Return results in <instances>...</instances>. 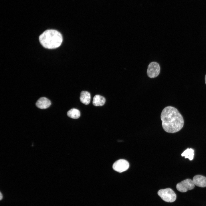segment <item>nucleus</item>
Masks as SVG:
<instances>
[{
    "label": "nucleus",
    "instance_id": "4468645a",
    "mask_svg": "<svg viewBox=\"0 0 206 206\" xmlns=\"http://www.w3.org/2000/svg\"><path fill=\"white\" fill-rule=\"evenodd\" d=\"M205 84H206V74H205Z\"/></svg>",
    "mask_w": 206,
    "mask_h": 206
},
{
    "label": "nucleus",
    "instance_id": "0eeeda50",
    "mask_svg": "<svg viewBox=\"0 0 206 206\" xmlns=\"http://www.w3.org/2000/svg\"><path fill=\"white\" fill-rule=\"evenodd\" d=\"M193 181L195 185L201 187H206V177L197 175L193 177Z\"/></svg>",
    "mask_w": 206,
    "mask_h": 206
},
{
    "label": "nucleus",
    "instance_id": "7ed1b4c3",
    "mask_svg": "<svg viewBox=\"0 0 206 206\" xmlns=\"http://www.w3.org/2000/svg\"><path fill=\"white\" fill-rule=\"evenodd\" d=\"M158 194L163 201L167 202H173L176 199V194L173 190L169 188L159 190Z\"/></svg>",
    "mask_w": 206,
    "mask_h": 206
},
{
    "label": "nucleus",
    "instance_id": "20e7f679",
    "mask_svg": "<svg viewBox=\"0 0 206 206\" xmlns=\"http://www.w3.org/2000/svg\"><path fill=\"white\" fill-rule=\"evenodd\" d=\"M195 185L193 180L187 179L177 184L176 187L177 189L181 192H185L189 190L193 189Z\"/></svg>",
    "mask_w": 206,
    "mask_h": 206
},
{
    "label": "nucleus",
    "instance_id": "423d86ee",
    "mask_svg": "<svg viewBox=\"0 0 206 206\" xmlns=\"http://www.w3.org/2000/svg\"><path fill=\"white\" fill-rule=\"evenodd\" d=\"M129 167V164L127 161L124 159H120L114 163L112 168L115 171L122 173L126 171Z\"/></svg>",
    "mask_w": 206,
    "mask_h": 206
},
{
    "label": "nucleus",
    "instance_id": "39448f33",
    "mask_svg": "<svg viewBox=\"0 0 206 206\" xmlns=\"http://www.w3.org/2000/svg\"><path fill=\"white\" fill-rule=\"evenodd\" d=\"M160 70L159 64L157 62H152L148 66L147 71V75L150 78H154L159 75L160 73Z\"/></svg>",
    "mask_w": 206,
    "mask_h": 206
},
{
    "label": "nucleus",
    "instance_id": "1a4fd4ad",
    "mask_svg": "<svg viewBox=\"0 0 206 206\" xmlns=\"http://www.w3.org/2000/svg\"><path fill=\"white\" fill-rule=\"evenodd\" d=\"M90 94L89 92L82 91L81 92L80 100L82 103L85 105H88L90 103Z\"/></svg>",
    "mask_w": 206,
    "mask_h": 206
},
{
    "label": "nucleus",
    "instance_id": "ddd939ff",
    "mask_svg": "<svg viewBox=\"0 0 206 206\" xmlns=\"http://www.w3.org/2000/svg\"><path fill=\"white\" fill-rule=\"evenodd\" d=\"M3 198V195L2 194L1 192H0V200H1Z\"/></svg>",
    "mask_w": 206,
    "mask_h": 206
},
{
    "label": "nucleus",
    "instance_id": "6e6552de",
    "mask_svg": "<svg viewBox=\"0 0 206 206\" xmlns=\"http://www.w3.org/2000/svg\"><path fill=\"white\" fill-rule=\"evenodd\" d=\"M50 101L45 97H41L39 98L36 103V106L41 109H45L50 106L51 105Z\"/></svg>",
    "mask_w": 206,
    "mask_h": 206
},
{
    "label": "nucleus",
    "instance_id": "f8f14e48",
    "mask_svg": "<svg viewBox=\"0 0 206 206\" xmlns=\"http://www.w3.org/2000/svg\"><path fill=\"white\" fill-rule=\"evenodd\" d=\"M194 156V150L192 148H187L181 154V156L188 158L190 160L193 159Z\"/></svg>",
    "mask_w": 206,
    "mask_h": 206
},
{
    "label": "nucleus",
    "instance_id": "9b49d317",
    "mask_svg": "<svg viewBox=\"0 0 206 206\" xmlns=\"http://www.w3.org/2000/svg\"><path fill=\"white\" fill-rule=\"evenodd\" d=\"M67 114L69 117L75 119L78 118L80 116V111L74 108L69 110L67 112Z\"/></svg>",
    "mask_w": 206,
    "mask_h": 206
},
{
    "label": "nucleus",
    "instance_id": "9d476101",
    "mask_svg": "<svg viewBox=\"0 0 206 206\" xmlns=\"http://www.w3.org/2000/svg\"><path fill=\"white\" fill-rule=\"evenodd\" d=\"M106 102L104 97L101 96L96 95L93 98L92 103L95 106H102Z\"/></svg>",
    "mask_w": 206,
    "mask_h": 206
},
{
    "label": "nucleus",
    "instance_id": "f257e3e1",
    "mask_svg": "<svg viewBox=\"0 0 206 206\" xmlns=\"http://www.w3.org/2000/svg\"><path fill=\"white\" fill-rule=\"evenodd\" d=\"M162 126L166 132L174 133L179 132L183 127V117L176 108L168 106L162 110L161 115Z\"/></svg>",
    "mask_w": 206,
    "mask_h": 206
},
{
    "label": "nucleus",
    "instance_id": "f03ea898",
    "mask_svg": "<svg viewBox=\"0 0 206 206\" xmlns=\"http://www.w3.org/2000/svg\"><path fill=\"white\" fill-rule=\"evenodd\" d=\"M39 40L41 45L44 47L53 49L59 47L62 41L61 34L58 31L54 29L47 30L39 36Z\"/></svg>",
    "mask_w": 206,
    "mask_h": 206
}]
</instances>
